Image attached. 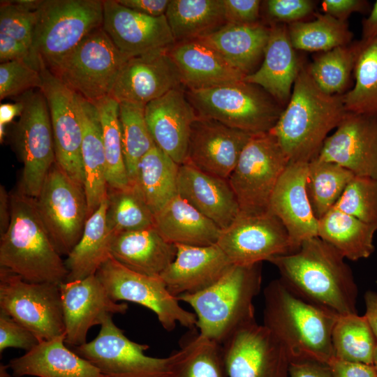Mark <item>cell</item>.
<instances>
[{"label":"cell","mask_w":377,"mask_h":377,"mask_svg":"<svg viewBox=\"0 0 377 377\" xmlns=\"http://www.w3.org/2000/svg\"><path fill=\"white\" fill-rule=\"evenodd\" d=\"M344 260L317 236L269 262L276 267L280 279L295 294L341 316L357 313V287Z\"/></svg>","instance_id":"cell-1"},{"label":"cell","mask_w":377,"mask_h":377,"mask_svg":"<svg viewBox=\"0 0 377 377\" xmlns=\"http://www.w3.org/2000/svg\"><path fill=\"white\" fill-rule=\"evenodd\" d=\"M263 325L286 350L290 362L327 366L334 357L332 331L339 315L306 301L281 279L264 289Z\"/></svg>","instance_id":"cell-2"},{"label":"cell","mask_w":377,"mask_h":377,"mask_svg":"<svg viewBox=\"0 0 377 377\" xmlns=\"http://www.w3.org/2000/svg\"><path fill=\"white\" fill-rule=\"evenodd\" d=\"M342 96L323 92L306 66H301L290 100L269 131L290 162H309L316 158L328 133L347 113Z\"/></svg>","instance_id":"cell-3"},{"label":"cell","mask_w":377,"mask_h":377,"mask_svg":"<svg viewBox=\"0 0 377 377\" xmlns=\"http://www.w3.org/2000/svg\"><path fill=\"white\" fill-rule=\"evenodd\" d=\"M10 194L11 218L0 237V267L31 283L64 282L68 270L41 220L35 198L18 188Z\"/></svg>","instance_id":"cell-4"},{"label":"cell","mask_w":377,"mask_h":377,"mask_svg":"<svg viewBox=\"0 0 377 377\" xmlns=\"http://www.w3.org/2000/svg\"><path fill=\"white\" fill-rule=\"evenodd\" d=\"M261 283V263L233 265L206 289L177 298L193 309L199 334L222 345L235 332L256 322L253 302Z\"/></svg>","instance_id":"cell-5"},{"label":"cell","mask_w":377,"mask_h":377,"mask_svg":"<svg viewBox=\"0 0 377 377\" xmlns=\"http://www.w3.org/2000/svg\"><path fill=\"white\" fill-rule=\"evenodd\" d=\"M103 21V1L43 0L29 61L52 68Z\"/></svg>","instance_id":"cell-6"},{"label":"cell","mask_w":377,"mask_h":377,"mask_svg":"<svg viewBox=\"0 0 377 377\" xmlns=\"http://www.w3.org/2000/svg\"><path fill=\"white\" fill-rule=\"evenodd\" d=\"M185 91L198 117L251 134L269 132L284 109L263 88L244 80Z\"/></svg>","instance_id":"cell-7"},{"label":"cell","mask_w":377,"mask_h":377,"mask_svg":"<svg viewBox=\"0 0 377 377\" xmlns=\"http://www.w3.org/2000/svg\"><path fill=\"white\" fill-rule=\"evenodd\" d=\"M128 59L101 27L48 70L75 93L94 103L110 95Z\"/></svg>","instance_id":"cell-8"},{"label":"cell","mask_w":377,"mask_h":377,"mask_svg":"<svg viewBox=\"0 0 377 377\" xmlns=\"http://www.w3.org/2000/svg\"><path fill=\"white\" fill-rule=\"evenodd\" d=\"M289 162L269 132L251 137L228 179L240 212L255 214L269 211L273 191Z\"/></svg>","instance_id":"cell-9"},{"label":"cell","mask_w":377,"mask_h":377,"mask_svg":"<svg viewBox=\"0 0 377 377\" xmlns=\"http://www.w3.org/2000/svg\"><path fill=\"white\" fill-rule=\"evenodd\" d=\"M18 101L22 104V110L15 125L13 138L23 168L17 188L36 198L56 162L50 111L39 89L24 94Z\"/></svg>","instance_id":"cell-10"},{"label":"cell","mask_w":377,"mask_h":377,"mask_svg":"<svg viewBox=\"0 0 377 377\" xmlns=\"http://www.w3.org/2000/svg\"><path fill=\"white\" fill-rule=\"evenodd\" d=\"M0 311L32 332L40 341L66 334L59 284L28 282L0 267Z\"/></svg>","instance_id":"cell-11"},{"label":"cell","mask_w":377,"mask_h":377,"mask_svg":"<svg viewBox=\"0 0 377 377\" xmlns=\"http://www.w3.org/2000/svg\"><path fill=\"white\" fill-rule=\"evenodd\" d=\"M35 200L56 249L68 256L80 239L88 218L84 186L55 162Z\"/></svg>","instance_id":"cell-12"},{"label":"cell","mask_w":377,"mask_h":377,"mask_svg":"<svg viewBox=\"0 0 377 377\" xmlns=\"http://www.w3.org/2000/svg\"><path fill=\"white\" fill-rule=\"evenodd\" d=\"M95 274L113 301L131 302L149 309L165 330H173L177 323L191 330L196 327L195 314L181 306L161 277L133 272L111 256Z\"/></svg>","instance_id":"cell-13"},{"label":"cell","mask_w":377,"mask_h":377,"mask_svg":"<svg viewBox=\"0 0 377 377\" xmlns=\"http://www.w3.org/2000/svg\"><path fill=\"white\" fill-rule=\"evenodd\" d=\"M97 337L75 346L73 351L95 366L106 377H167L172 355L153 357L145 354L147 344L127 338L109 316Z\"/></svg>","instance_id":"cell-14"},{"label":"cell","mask_w":377,"mask_h":377,"mask_svg":"<svg viewBox=\"0 0 377 377\" xmlns=\"http://www.w3.org/2000/svg\"><path fill=\"white\" fill-rule=\"evenodd\" d=\"M216 244L237 265L261 263L295 251L283 224L269 211L255 214L239 212L221 230Z\"/></svg>","instance_id":"cell-15"},{"label":"cell","mask_w":377,"mask_h":377,"mask_svg":"<svg viewBox=\"0 0 377 377\" xmlns=\"http://www.w3.org/2000/svg\"><path fill=\"white\" fill-rule=\"evenodd\" d=\"M43 94L50 111L56 162L74 181L84 186L82 158V128L76 107L75 93L47 68L41 66Z\"/></svg>","instance_id":"cell-16"},{"label":"cell","mask_w":377,"mask_h":377,"mask_svg":"<svg viewBox=\"0 0 377 377\" xmlns=\"http://www.w3.org/2000/svg\"><path fill=\"white\" fill-rule=\"evenodd\" d=\"M228 377H288L290 359L263 325L249 324L222 345Z\"/></svg>","instance_id":"cell-17"},{"label":"cell","mask_w":377,"mask_h":377,"mask_svg":"<svg viewBox=\"0 0 377 377\" xmlns=\"http://www.w3.org/2000/svg\"><path fill=\"white\" fill-rule=\"evenodd\" d=\"M316 158L336 163L355 176L377 179V120L347 112Z\"/></svg>","instance_id":"cell-18"},{"label":"cell","mask_w":377,"mask_h":377,"mask_svg":"<svg viewBox=\"0 0 377 377\" xmlns=\"http://www.w3.org/2000/svg\"><path fill=\"white\" fill-rule=\"evenodd\" d=\"M65 343L78 346L87 343L89 330L101 325L113 313H126L128 305L113 301L96 274L59 284Z\"/></svg>","instance_id":"cell-19"},{"label":"cell","mask_w":377,"mask_h":377,"mask_svg":"<svg viewBox=\"0 0 377 377\" xmlns=\"http://www.w3.org/2000/svg\"><path fill=\"white\" fill-rule=\"evenodd\" d=\"M102 27L116 47L129 58L168 50L175 43L165 15H145L116 0H103Z\"/></svg>","instance_id":"cell-20"},{"label":"cell","mask_w":377,"mask_h":377,"mask_svg":"<svg viewBox=\"0 0 377 377\" xmlns=\"http://www.w3.org/2000/svg\"><path fill=\"white\" fill-rule=\"evenodd\" d=\"M168 50L128 59L110 96L119 103L146 105L169 91L182 87L179 73Z\"/></svg>","instance_id":"cell-21"},{"label":"cell","mask_w":377,"mask_h":377,"mask_svg":"<svg viewBox=\"0 0 377 377\" xmlns=\"http://www.w3.org/2000/svg\"><path fill=\"white\" fill-rule=\"evenodd\" d=\"M253 135L212 119L198 117L192 126L185 163L228 179Z\"/></svg>","instance_id":"cell-22"},{"label":"cell","mask_w":377,"mask_h":377,"mask_svg":"<svg viewBox=\"0 0 377 377\" xmlns=\"http://www.w3.org/2000/svg\"><path fill=\"white\" fill-rule=\"evenodd\" d=\"M145 116L156 145L178 165L184 163L192 126L198 116L183 87L147 103Z\"/></svg>","instance_id":"cell-23"},{"label":"cell","mask_w":377,"mask_h":377,"mask_svg":"<svg viewBox=\"0 0 377 377\" xmlns=\"http://www.w3.org/2000/svg\"><path fill=\"white\" fill-rule=\"evenodd\" d=\"M308 162H289L272 195L269 211L283 224L295 249L318 236V219L308 197Z\"/></svg>","instance_id":"cell-24"},{"label":"cell","mask_w":377,"mask_h":377,"mask_svg":"<svg viewBox=\"0 0 377 377\" xmlns=\"http://www.w3.org/2000/svg\"><path fill=\"white\" fill-rule=\"evenodd\" d=\"M175 245L176 257L160 277L176 297L206 289L233 265L216 244L205 246Z\"/></svg>","instance_id":"cell-25"},{"label":"cell","mask_w":377,"mask_h":377,"mask_svg":"<svg viewBox=\"0 0 377 377\" xmlns=\"http://www.w3.org/2000/svg\"><path fill=\"white\" fill-rule=\"evenodd\" d=\"M177 194L221 230L240 212L228 179L204 172L188 163L179 165Z\"/></svg>","instance_id":"cell-26"},{"label":"cell","mask_w":377,"mask_h":377,"mask_svg":"<svg viewBox=\"0 0 377 377\" xmlns=\"http://www.w3.org/2000/svg\"><path fill=\"white\" fill-rule=\"evenodd\" d=\"M269 27L263 61L244 80L263 88L284 108L302 66L291 43L287 24L273 23Z\"/></svg>","instance_id":"cell-27"},{"label":"cell","mask_w":377,"mask_h":377,"mask_svg":"<svg viewBox=\"0 0 377 377\" xmlns=\"http://www.w3.org/2000/svg\"><path fill=\"white\" fill-rule=\"evenodd\" d=\"M168 54L186 89L212 88L245 77L215 50L198 39L177 42L169 48Z\"/></svg>","instance_id":"cell-28"},{"label":"cell","mask_w":377,"mask_h":377,"mask_svg":"<svg viewBox=\"0 0 377 377\" xmlns=\"http://www.w3.org/2000/svg\"><path fill=\"white\" fill-rule=\"evenodd\" d=\"M176 245L165 240L154 226L113 235L110 256L137 273L160 277L173 262Z\"/></svg>","instance_id":"cell-29"},{"label":"cell","mask_w":377,"mask_h":377,"mask_svg":"<svg viewBox=\"0 0 377 377\" xmlns=\"http://www.w3.org/2000/svg\"><path fill=\"white\" fill-rule=\"evenodd\" d=\"M66 334L42 341L8 367L15 377H106L91 363L65 346Z\"/></svg>","instance_id":"cell-30"},{"label":"cell","mask_w":377,"mask_h":377,"mask_svg":"<svg viewBox=\"0 0 377 377\" xmlns=\"http://www.w3.org/2000/svg\"><path fill=\"white\" fill-rule=\"evenodd\" d=\"M82 128V158L84 189L89 217L107 196L106 160L99 116L95 105L75 93Z\"/></svg>","instance_id":"cell-31"},{"label":"cell","mask_w":377,"mask_h":377,"mask_svg":"<svg viewBox=\"0 0 377 377\" xmlns=\"http://www.w3.org/2000/svg\"><path fill=\"white\" fill-rule=\"evenodd\" d=\"M270 27L260 22L250 24H226L199 38L215 50L244 77L254 73L263 59Z\"/></svg>","instance_id":"cell-32"},{"label":"cell","mask_w":377,"mask_h":377,"mask_svg":"<svg viewBox=\"0 0 377 377\" xmlns=\"http://www.w3.org/2000/svg\"><path fill=\"white\" fill-rule=\"evenodd\" d=\"M154 227L174 244H216L221 229L178 194L154 215Z\"/></svg>","instance_id":"cell-33"},{"label":"cell","mask_w":377,"mask_h":377,"mask_svg":"<svg viewBox=\"0 0 377 377\" xmlns=\"http://www.w3.org/2000/svg\"><path fill=\"white\" fill-rule=\"evenodd\" d=\"M107 196L87 218L80 239L64 260L68 275L64 282L83 279L95 274L111 256L113 234L106 221Z\"/></svg>","instance_id":"cell-34"},{"label":"cell","mask_w":377,"mask_h":377,"mask_svg":"<svg viewBox=\"0 0 377 377\" xmlns=\"http://www.w3.org/2000/svg\"><path fill=\"white\" fill-rule=\"evenodd\" d=\"M376 231V225L364 223L334 207L318 221V237L353 261L372 254Z\"/></svg>","instance_id":"cell-35"},{"label":"cell","mask_w":377,"mask_h":377,"mask_svg":"<svg viewBox=\"0 0 377 377\" xmlns=\"http://www.w3.org/2000/svg\"><path fill=\"white\" fill-rule=\"evenodd\" d=\"M165 15L175 43L199 39L226 24L223 0H170Z\"/></svg>","instance_id":"cell-36"},{"label":"cell","mask_w":377,"mask_h":377,"mask_svg":"<svg viewBox=\"0 0 377 377\" xmlns=\"http://www.w3.org/2000/svg\"><path fill=\"white\" fill-rule=\"evenodd\" d=\"M179 165L156 145L141 159L133 187L154 215L177 195Z\"/></svg>","instance_id":"cell-37"},{"label":"cell","mask_w":377,"mask_h":377,"mask_svg":"<svg viewBox=\"0 0 377 377\" xmlns=\"http://www.w3.org/2000/svg\"><path fill=\"white\" fill-rule=\"evenodd\" d=\"M355 84L343 94L347 112L377 120V36L355 42Z\"/></svg>","instance_id":"cell-38"},{"label":"cell","mask_w":377,"mask_h":377,"mask_svg":"<svg viewBox=\"0 0 377 377\" xmlns=\"http://www.w3.org/2000/svg\"><path fill=\"white\" fill-rule=\"evenodd\" d=\"M172 355L167 377H228L222 346L195 330Z\"/></svg>","instance_id":"cell-39"},{"label":"cell","mask_w":377,"mask_h":377,"mask_svg":"<svg viewBox=\"0 0 377 377\" xmlns=\"http://www.w3.org/2000/svg\"><path fill=\"white\" fill-rule=\"evenodd\" d=\"M37 22V11L25 10L13 1L0 3V61H29Z\"/></svg>","instance_id":"cell-40"},{"label":"cell","mask_w":377,"mask_h":377,"mask_svg":"<svg viewBox=\"0 0 377 377\" xmlns=\"http://www.w3.org/2000/svg\"><path fill=\"white\" fill-rule=\"evenodd\" d=\"M101 128L106 160L108 188L124 189L131 186L126 170L119 121V104L110 96L94 103Z\"/></svg>","instance_id":"cell-41"},{"label":"cell","mask_w":377,"mask_h":377,"mask_svg":"<svg viewBox=\"0 0 377 377\" xmlns=\"http://www.w3.org/2000/svg\"><path fill=\"white\" fill-rule=\"evenodd\" d=\"M355 175L347 169L315 158L308 162L306 187L318 220L334 207Z\"/></svg>","instance_id":"cell-42"},{"label":"cell","mask_w":377,"mask_h":377,"mask_svg":"<svg viewBox=\"0 0 377 377\" xmlns=\"http://www.w3.org/2000/svg\"><path fill=\"white\" fill-rule=\"evenodd\" d=\"M312 21L288 24L291 43L295 50L327 52L351 43L353 33L347 22L326 13H316Z\"/></svg>","instance_id":"cell-43"},{"label":"cell","mask_w":377,"mask_h":377,"mask_svg":"<svg viewBox=\"0 0 377 377\" xmlns=\"http://www.w3.org/2000/svg\"><path fill=\"white\" fill-rule=\"evenodd\" d=\"M332 346L338 359L373 365L377 339L364 316L350 313L339 316L332 331Z\"/></svg>","instance_id":"cell-44"},{"label":"cell","mask_w":377,"mask_h":377,"mask_svg":"<svg viewBox=\"0 0 377 377\" xmlns=\"http://www.w3.org/2000/svg\"><path fill=\"white\" fill-rule=\"evenodd\" d=\"M119 104L124 158L131 185L134 186L141 159L156 144L146 122L145 105Z\"/></svg>","instance_id":"cell-45"},{"label":"cell","mask_w":377,"mask_h":377,"mask_svg":"<svg viewBox=\"0 0 377 377\" xmlns=\"http://www.w3.org/2000/svg\"><path fill=\"white\" fill-rule=\"evenodd\" d=\"M355 58V42L321 52L306 68L323 92L343 95L348 88Z\"/></svg>","instance_id":"cell-46"},{"label":"cell","mask_w":377,"mask_h":377,"mask_svg":"<svg viewBox=\"0 0 377 377\" xmlns=\"http://www.w3.org/2000/svg\"><path fill=\"white\" fill-rule=\"evenodd\" d=\"M106 221L113 235L154 226V215L133 186L108 188Z\"/></svg>","instance_id":"cell-47"},{"label":"cell","mask_w":377,"mask_h":377,"mask_svg":"<svg viewBox=\"0 0 377 377\" xmlns=\"http://www.w3.org/2000/svg\"><path fill=\"white\" fill-rule=\"evenodd\" d=\"M334 207L364 223L377 226V179L355 176Z\"/></svg>","instance_id":"cell-48"},{"label":"cell","mask_w":377,"mask_h":377,"mask_svg":"<svg viewBox=\"0 0 377 377\" xmlns=\"http://www.w3.org/2000/svg\"><path fill=\"white\" fill-rule=\"evenodd\" d=\"M42 77L40 70L27 59H15L0 64V100L20 96L40 89Z\"/></svg>","instance_id":"cell-49"},{"label":"cell","mask_w":377,"mask_h":377,"mask_svg":"<svg viewBox=\"0 0 377 377\" xmlns=\"http://www.w3.org/2000/svg\"><path fill=\"white\" fill-rule=\"evenodd\" d=\"M265 5L271 24L287 25L304 21L316 7L315 2L311 0H268Z\"/></svg>","instance_id":"cell-50"},{"label":"cell","mask_w":377,"mask_h":377,"mask_svg":"<svg viewBox=\"0 0 377 377\" xmlns=\"http://www.w3.org/2000/svg\"><path fill=\"white\" fill-rule=\"evenodd\" d=\"M40 342L27 327L6 313L0 311V353L7 348L31 350Z\"/></svg>","instance_id":"cell-51"},{"label":"cell","mask_w":377,"mask_h":377,"mask_svg":"<svg viewBox=\"0 0 377 377\" xmlns=\"http://www.w3.org/2000/svg\"><path fill=\"white\" fill-rule=\"evenodd\" d=\"M261 1L223 0L226 24H250L260 22Z\"/></svg>","instance_id":"cell-52"},{"label":"cell","mask_w":377,"mask_h":377,"mask_svg":"<svg viewBox=\"0 0 377 377\" xmlns=\"http://www.w3.org/2000/svg\"><path fill=\"white\" fill-rule=\"evenodd\" d=\"M332 377H377L374 365L333 357L327 364Z\"/></svg>","instance_id":"cell-53"},{"label":"cell","mask_w":377,"mask_h":377,"mask_svg":"<svg viewBox=\"0 0 377 377\" xmlns=\"http://www.w3.org/2000/svg\"><path fill=\"white\" fill-rule=\"evenodd\" d=\"M321 5L324 13L340 21L347 22L352 13L365 11L368 2L363 0H324Z\"/></svg>","instance_id":"cell-54"},{"label":"cell","mask_w":377,"mask_h":377,"mask_svg":"<svg viewBox=\"0 0 377 377\" xmlns=\"http://www.w3.org/2000/svg\"><path fill=\"white\" fill-rule=\"evenodd\" d=\"M121 6L139 13L151 16L165 15L170 0H116Z\"/></svg>","instance_id":"cell-55"},{"label":"cell","mask_w":377,"mask_h":377,"mask_svg":"<svg viewBox=\"0 0 377 377\" xmlns=\"http://www.w3.org/2000/svg\"><path fill=\"white\" fill-rule=\"evenodd\" d=\"M290 377H332L328 367L316 362H290Z\"/></svg>","instance_id":"cell-56"},{"label":"cell","mask_w":377,"mask_h":377,"mask_svg":"<svg viewBox=\"0 0 377 377\" xmlns=\"http://www.w3.org/2000/svg\"><path fill=\"white\" fill-rule=\"evenodd\" d=\"M11 218L10 194L0 186V237L7 231Z\"/></svg>","instance_id":"cell-57"},{"label":"cell","mask_w":377,"mask_h":377,"mask_svg":"<svg viewBox=\"0 0 377 377\" xmlns=\"http://www.w3.org/2000/svg\"><path fill=\"white\" fill-rule=\"evenodd\" d=\"M364 301L366 305L364 316L377 339V293L372 290L367 291Z\"/></svg>","instance_id":"cell-58"},{"label":"cell","mask_w":377,"mask_h":377,"mask_svg":"<svg viewBox=\"0 0 377 377\" xmlns=\"http://www.w3.org/2000/svg\"><path fill=\"white\" fill-rule=\"evenodd\" d=\"M22 104L20 101L15 103H2L0 105V126L6 127L16 116H20Z\"/></svg>","instance_id":"cell-59"},{"label":"cell","mask_w":377,"mask_h":377,"mask_svg":"<svg viewBox=\"0 0 377 377\" xmlns=\"http://www.w3.org/2000/svg\"><path fill=\"white\" fill-rule=\"evenodd\" d=\"M377 36V1L367 18L362 21V39H368Z\"/></svg>","instance_id":"cell-60"},{"label":"cell","mask_w":377,"mask_h":377,"mask_svg":"<svg viewBox=\"0 0 377 377\" xmlns=\"http://www.w3.org/2000/svg\"><path fill=\"white\" fill-rule=\"evenodd\" d=\"M8 366L1 364L0 367V377H10V375L7 372V368Z\"/></svg>","instance_id":"cell-61"},{"label":"cell","mask_w":377,"mask_h":377,"mask_svg":"<svg viewBox=\"0 0 377 377\" xmlns=\"http://www.w3.org/2000/svg\"><path fill=\"white\" fill-rule=\"evenodd\" d=\"M373 365L377 370V346L374 351Z\"/></svg>","instance_id":"cell-62"}]
</instances>
